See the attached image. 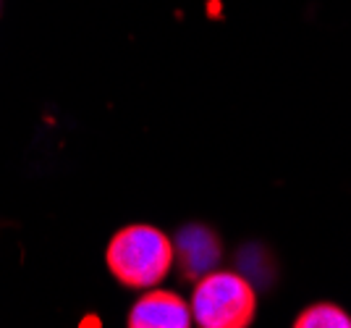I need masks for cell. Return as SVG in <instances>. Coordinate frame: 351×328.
<instances>
[{
    "label": "cell",
    "instance_id": "6da1fadb",
    "mask_svg": "<svg viewBox=\"0 0 351 328\" xmlns=\"http://www.w3.org/2000/svg\"><path fill=\"white\" fill-rule=\"evenodd\" d=\"M105 263L110 276L126 289H152L160 283L176 263L173 242L160 229L132 224L108 242Z\"/></svg>",
    "mask_w": 351,
    "mask_h": 328
},
{
    "label": "cell",
    "instance_id": "7a4b0ae2",
    "mask_svg": "<svg viewBox=\"0 0 351 328\" xmlns=\"http://www.w3.org/2000/svg\"><path fill=\"white\" fill-rule=\"evenodd\" d=\"M191 318L202 328H247L257 315V292L231 270H210L191 292Z\"/></svg>",
    "mask_w": 351,
    "mask_h": 328
},
{
    "label": "cell",
    "instance_id": "3957f363",
    "mask_svg": "<svg viewBox=\"0 0 351 328\" xmlns=\"http://www.w3.org/2000/svg\"><path fill=\"white\" fill-rule=\"evenodd\" d=\"M191 307L173 292L155 289L147 292L134 302L129 310V326L132 328H189Z\"/></svg>",
    "mask_w": 351,
    "mask_h": 328
},
{
    "label": "cell",
    "instance_id": "277c9868",
    "mask_svg": "<svg viewBox=\"0 0 351 328\" xmlns=\"http://www.w3.org/2000/svg\"><path fill=\"white\" fill-rule=\"evenodd\" d=\"M176 260L186 279H202L205 273L215 268L220 257L218 237L205 226H186L176 237Z\"/></svg>",
    "mask_w": 351,
    "mask_h": 328
},
{
    "label": "cell",
    "instance_id": "5b68a950",
    "mask_svg": "<svg viewBox=\"0 0 351 328\" xmlns=\"http://www.w3.org/2000/svg\"><path fill=\"white\" fill-rule=\"evenodd\" d=\"M296 328H351V315L333 302H315L296 315Z\"/></svg>",
    "mask_w": 351,
    "mask_h": 328
}]
</instances>
